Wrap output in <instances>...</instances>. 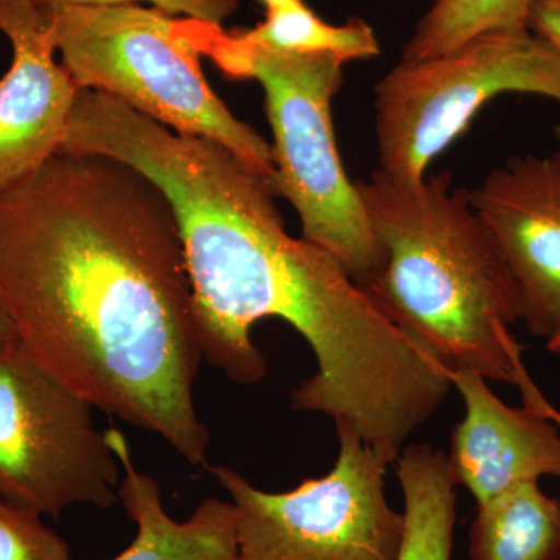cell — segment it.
Wrapping results in <instances>:
<instances>
[{"label":"cell","mask_w":560,"mask_h":560,"mask_svg":"<svg viewBox=\"0 0 560 560\" xmlns=\"http://www.w3.org/2000/svg\"><path fill=\"white\" fill-rule=\"evenodd\" d=\"M60 153L114 158L164 191L178 221L202 360L228 378L254 385L265 377L253 327L279 318L318 361L291 393L294 410L323 412L399 455L441 407L451 372L394 326L330 253L291 237L270 180L228 147L81 90Z\"/></svg>","instance_id":"obj_1"},{"label":"cell","mask_w":560,"mask_h":560,"mask_svg":"<svg viewBox=\"0 0 560 560\" xmlns=\"http://www.w3.org/2000/svg\"><path fill=\"white\" fill-rule=\"evenodd\" d=\"M0 301L62 385L208 466L189 270L153 180L114 158L57 154L0 191Z\"/></svg>","instance_id":"obj_2"},{"label":"cell","mask_w":560,"mask_h":560,"mask_svg":"<svg viewBox=\"0 0 560 560\" xmlns=\"http://www.w3.org/2000/svg\"><path fill=\"white\" fill-rule=\"evenodd\" d=\"M385 267L364 290L383 315L448 372L475 371L522 389L525 407L545 397L512 334L521 293L495 242L451 172L416 186L378 168L357 180Z\"/></svg>","instance_id":"obj_3"},{"label":"cell","mask_w":560,"mask_h":560,"mask_svg":"<svg viewBox=\"0 0 560 560\" xmlns=\"http://www.w3.org/2000/svg\"><path fill=\"white\" fill-rule=\"evenodd\" d=\"M178 24L224 75L259 81L272 131V190L296 210L302 237L330 253L360 289H370L385 267V253L342 167L331 121L346 62L330 54L267 49L195 18H179Z\"/></svg>","instance_id":"obj_4"},{"label":"cell","mask_w":560,"mask_h":560,"mask_svg":"<svg viewBox=\"0 0 560 560\" xmlns=\"http://www.w3.org/2000/svg\"><path fill=\"white\" fill-rule=\"evenodd\" d=\"M61 65L79 90L103 92L178 135L215 140L275 178L271 145L213 92L179 18L156 7H51Z\"/></svg>","instance_id":"obj_5"},{"label":"cell","mask_w":560,"mask_h":560,"mask_svg":"<svg viewBox=\"0 0 560 560\" xmlns=\"http://www.w3.org/2000/svg\"><path fill=\"white\" fill-rule=\"evenodd\" d=\"M374 92L381 171L416 186L486 103L506 92L560 102V54L529 28L481 33L447 54L400 61Z\"/></svg>","instance_id":"obj_6"},{"label":"cell","mask_w":560,"mask_h":560,"mask_svg":"<svg viewBox=\"0 0 560 560\" xmlns=\"http://www.w3.org/2000/svg\"><path fill=\"white\" fill-rule=\"evenodd\" d=\"M335 425L334 469L289 492H265L230 467H210L237 512L238 560H397L404 512L386 500L385 474L399 455L371 447L348 423Z\"/></svg>","instance_id":"obj_7"},{"label":"cell","mask_w":560,"mask_h":560,"mask_svg":"<svg viewBox=\"0 0 560 560\" xmlns=\"http://www.w3.org/2000/svg\"><path fill=\"white\" fill-rule=\"evenodd\" d=\"M92 410L18 340L0 346V500L40 517L113 506L120 463Z\"/></svg>","instance_id":"obj_8"},{"label":"cell","mask_w":560,"mask_h":560,"mask_svg":"<svg viewBox=\"0 0 560 560\" xmlns=\"http://www.w3.org/2000/svg\"><path fill=\"white\" fill-rule=\"evenodd\" d=\"M470 202L517 283L523 323L550 340L560 330V153L511 158Z\"/></svg>","instance_id":"obj_9"},{"label":"cell","mask_w":560,"mask_h":560,"mask_svg":"<svg viewBox=\"0 0 560 560\" xmlns=\"http://www.w3.org/2000/svg\"><path fill=\"white\" fill-rule=\"evenodd\" d=\"M0 32L13 50L0 79V191H5L60 153L80 90L55 58L51 7L0 0Z\"/></svg>","instance_id":"obj_10"},{"label":"cell","mask_w":560,"mask_h":560,"mask_svg":"<svg viewBox=\"0 0 560 560\" xmlns=\"http://www.w3.org/2000/svg\"><path fill=\"white\" fill-rule=\"evenodd\" d=\"M451 382L466 416L453 430L448 466L477 504L522 482L560 477V431L548 416L508 407L478 372H451Z\"/></svg>","instance_id":"obj_11"},{"label":"cell","mask_w":560,"mask_h":560,"mask_svg":"<svg viewBox=\"0 0 560 560\" xmlns=\"http://www.w3.org/2000/svg\"><path fill=\"white\" fill-rule=\"evenodd\" d=\"M124 470L119 497L136 523L135 540L113 560H238L237 512L232 501L208 499L189 521L168 515L158 481L132 463L130 445L120 430L105 431Z\"/></svg>","instance_id":"obj_12"},{"label":"cell","mask_w":560,"mask_h":560,"mask_svg":"<svg viewBox=\"0 0 560 560\" xmlns=\"http://www.w3.org/2000/svg\"><path fill=\"white\" fill-rule=\"evenodd\" d=\"M471 560H560V501L539 481L522 482L485 503L470 526Z\"/></svg>","instance_id":"obj_13"},{"label":"cell","mask_w":560,"mask_h":560,"mask_svg":"<svg viewBox=\"0 0 560 560\" xmlns=\"http://www.w3.org/2000/svg\"><path fill=\"white\" fill-rule=\"evenodd\" d=\"M404 490V537L397 560H452L456 482L444 452L410 445L396 459Z\"/></svg>","instance_id":"obj_14"},{"label":"cell","mask_w":560,"mask_h":560,"mask_svg":"<svg viewBox=\"0 0 560 560\" xmlns=\"http://www.w3.org/2000/svg\"><path fill=\"white\" fill-rule=\"evenodd\" d=\"M256 46L291 54H330L345 62L370 60L381 54L374 28L361 18L331 25L305 5L304 0L267 11L265 21L253 28L232 31Z\"/></svg>","instance_id":"obj_15"},{"label":"cell","mask_w":560,"mask_h":560,"mask_svg":"<svg viewBox=\"0 0 560 560\" xmlns=\"http://www.w3.org/2000/svg\"><path fill=\"white\" fill-rule=\"evenodd\" d=\"M530 0H434L401 49L400 61L447 54L481 33L528 31Z\"/></svg>","instance_id":"obj_16"},{"label":"cell","mask_w":560,"mask_h":560,"mask_svg":"<svg viewBox=\"0 0 560 560\" xmlns=\"http://www.w3.org/2000/svg\"><path fill=\"white\" fill-rule=\"evenodd\" d=\"M0 560H72V552L40 515L0 500Z\"/></svg>","instance_id":"obj_17"},{"label":"cell","mask_w":560,"mask_h":560,"mask_svg":"<svg viewBox=\"0 0 560 560\" xmlns=\"http://www.w3.org/2000/svg\"><path fill=\"white\" fill-rule=\"evenodd\" d=\"M49 7H105L120 3L149 2L165 13L180 14L223 25L238 10V0H40Z\"/></svg>","instance_id":"obj_18"},{"label":"cell","mask_w":560,"mask_h":560,"mask_svg":"<svg viewBox=\"0 0 560 560\" xmlns=\"http://www.w3.org/2000/svg\"><path fill=\"white\" fill-rule=\"evenodd\" d=\"M528 28L560 54V0H530Z\"/></svg>","instance_id":"obj_19"},{"label":"cell","mask_w":560,"mask_h":560,"mask_svg":"<svg viewBox=\"0 0 560 560\" xmlns=\"http://www.w3.org/2000/svg\"><path fill=\"white\" fill-rule=\"evenodd\" d=\"M16 340V331H14L13 323H11L9 313H7L2 301H0V346Z\"/></svg>","instance_id":"obj_20"},{"label":"cell","mask_w":560,"mask_h":560,"mask_svg":"<svg viewBox=\"0 0 560 560\" xmlns=\"http://www.w3.org/2000/svg\"><path fill=\"white\" fill-rule=\"evenodd\" d=\"M257 2L261 3L267 11H272L294 5V3H300L302 0H257Z\"/></svg>","instance_id":"obj_21"},{"label":"cell","mask_w":560,"mask_h":560,"mask_svg":"<svg viewBox=\"0 0 560 560\" xmlns=\"http://www.w3.org/2000/svg\"><path fill=\"white\" fill-rule=\"evenodd\" d=\"M547 348L550 352L556 353V355H560V330L548 340Z\"/></svg>","instance_id":"obj_22"},{"label":"cell","mask_w":560,"mask_h":560,"mask_svg":"<svg viewBox=\"0 0 560 560\" xmlns=\"http://www.w3.org/2000/svg\"><path fill=\"white\" fill-rule=\"evenodd\" d=\"M548 418H550L552 422L558 423V427H560V412L556 411L555 408H548Z\"/></svg>","instance_id":"obj_23"},{"label":"cell","mask_w":560,"mask_h":560,"mask_svg":"<svg viewBox=\"0 0 560 560\" xmlns=\"http://www.w3.org/2000/svg\"><path fill=\"white\" fill-rule=\"evenodd\" d=\"M556 138H558V142H559V153H560V125L558 128H556Z\"/></svg>","instance_id":"obj_24"}]
</instances>
